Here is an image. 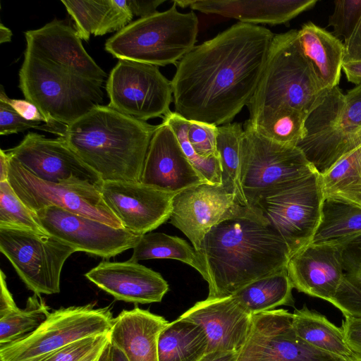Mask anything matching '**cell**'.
Returning <instances> with one entry per match:
<instances>
[{"instance_id": "6da1fadb", "label": "cell", "mask_w": 361, "mask_h": 361, "mask_svg": "<svg viewBox=\"0 0 361 361\" xmlns=\"http://www.w3.org/2000/svg\"><path fill=\"white\" fill-rule=\"evenodd\" d=\"M274 34L238 22L195 45L176 64L175 111L188 121L230 123L252 97Z\"/></svg>"}, {"instance_id": "7a4b0ae2", "label": "cell", "mask_w": 361, "mask_h": 361, "mask_svg": "<svg viewBox=\"0 0 361 361\" xmlns=\"http://www.w3.org/2000/svg\"><path fill=\"white\" fill-rule=\"evenodd\" d=\"M26 48L19 88L61 137L67 126L102 105L106 73L71 25L54 20L25 32Z\"/></svg>"}, {"instance_id": "3957f363", "label": "cell", "mask_w": 361, "mask_h": 361, "mask_svg": "<svg viewBox=\"0 0 361 361\" xmlns=\"http://www.w3.org/2000/svg\"><path fill=\"white\" fill-rule=\"evenodd\" d=\"M200 252L209 271L208 297L233 295L257 279L286 269L289 249L269 224L238 218L214 226Z\"/></svg>"}, {"instance_id": "277c9868", "label": "cell", "mask_w": 361, "mask_h": 361, "mask_svg": "<svg viewBox=\"0 0 361 361\" xmlns=\"http://www.w3.org/2000/svg\"><path fill=\"white\" fill-rule=\"evenodd\" d=\"M157 127L99 105L67 126L60 137L102 181L137 182Z\"/></svg>"}, {"instance_id": "5b68a950", "label": "cell", "mask_w": 361, "mask_h": 361, "mask_svg": "<svg viewBox=\"0 0 361 361\" xmlns=\"http://www.w3.org/2000/svg\"><path fill=\"white\" fill-rule=\"evenodd\" d=\"M327 92L302 53L298 30L274 35L262 76L246 106L247 121L259 132L288 114L307 116Z\"/></svg>"}, {"instance_id": "8992f818", "label": "cell", "mask_w": 361, "mask_h": 361, "mask_svg": "<svg viewBox=\"0 0 361 361\" xmlns=\"http://www.w3.org/2000/svg\"><path fill=\"white\" fill-rule=\"evenodd\" d=\"M198 18L177 4L138 18L109 38L105 50L119 60L164 66L177 64L195 46Z\"/></svg>"}, {"instance_id": "52a82bcc", "label": "cell", "mask_w": 361, "mask_h": 361, "mask_svg": "<svg viewBox=\"0 0 361 361\" xmlns=\"http://www.w3.org/2000/svg\"><path fill=\"white\" fill-rule=\"evenodd\" d=\"M305 130L296 147L322 175L361 147V85L345 94L338 86L329 90L308 114Z\"/></svg>"}, {"instance_id": "ba28073f", "label": "cell", "mask_w": 361, "mask_h": 361, "mask_svg": "<svg viewBox=\"0 0 361 361\" xmlns=\"http://www.w3.org/2000/svg\"><path fill=\"white\" fill-rule=\"evenodd\" d=\"M241 180L247 204L317 173L296 146L270 140L243 124Z\"/></svg>"}, {"instance_id": "9c48e42d", "label": "cell", "mask_w": 361, "mask_h": 361, "mask_svg": "<svg viewBox=\"0 0 361 361\" xmlns=\"http://www.w3.org/2000/svg\"><path fill=\"white\" fill-rule=\"evenodd\" d=\"M114 319L111 306L96 308L89 303L61 307L31 334L1 345L0 361H38L78 340L109 333Z\"/></svg>"}, {"instance_id": "30bf717a", "label": "cell", "mask_w": 361, "mask_h": 361, "mask_svg": "<svg viewBox=\"0 0 361 361\" xmlns=\"http://www.w3.org/2000/svg\"><path fill=\"white\" fill-rule=\"evenodd\" d=\"M8 156V181L21 201L33 213L55 206L114 228H124L105 203L98 185L77 178L60 183L43 180Z\"/></svg>"}, {"instance_id": "8fae6325", "label": "cell", "mask_w": 361, "mask_h": 361, "mask_svg": "<svg viewBox=\"0 0 361 361\" xmlns=\"http://www.w3.org/2000/svg\"><path fill=\"white\" fill-rule=\"evenodd\" d=\"M0 251L26 287L34 293L60 292L64 263L76 251L49 233L0 228Z\"/></svg>"}, {"instance_id": "7c38bea8", "label": "cell", "mask_w": 361, "mask_h": 361, "mask_svg": "<svg viewBox=\"0 0 361 361\" xmlns=\"http://www.w3.org/2000/svg\"><path fill=\"white\" fill-rule=\"evenodd\" d=\"M324 196L316 173L260 198L255 206L286 243L290 257L312 243Z\"/></svg>"}, {"instance_id": "4fadbf2b", "label": "cell", "mask_w": 361, "mask_h": 361, "mask_svg": "<svg viewBox=\"0 0 361 361\" xmlns=\"http://www.w3.org/2000/svg\"><path fill=\"white\" fill-rule=\"evenodd\" d=\"M106 90L109 106L143 121L164 118L173 100L171 81L159 66L128 60H119L111 71Z\"/></svg>"}, {"instance_id": "5bb4252c", "label": "cell", "mask_w": 361, "mask_h": 361, "mask_svg": "<svg viewBox=\"0 0 361 361\" xmlns=\"http://www.w3.org/2000/svg\"><path fill=\"white\" fill-rule=\"evenodd\" d=\"M238 218L268 222L260 210L242 204L221 185L204 183L177 192L169 219L200 252L204 236L214 226Z\"/></svg>"}, {"instance_id": "9a60e30c", "label": "cell", "mask_w": 361, "mask_h": 361, "mask_svg": "<svg viewBox=\"0 0 361 361\" xmlns=\"http://www.w3.org/2000/svg\"><path fill=\"white\" fill-rule=\"evenodd\" d=\"M293 313L275 309L252 316L250 331L237 361H347L299 338Z\"/></svg>"}, {"instance_id": "2e32d148", "label": "cell", "mask_w": 361, "mask_h": 361, "mask_svg": "<svg viewBox=\"0 0 361 361\" xmlns=\"http://www.w3.org/2000/svg\"><path fill=\"white\" fill-rule=\"evenodd\" d=\"M35 214L47 233L72 247L105 259L133 248L141 235L126 228H117L97 220L51 206Z\"/></svg>"}, {"instance_id": "e0dca14e", "label": "cell", "mask_w": 361, "mask_h": 361, "mask_svg": "<svg viewBox=\"0 0 361 361\" xmlns=\"http://www.w3.org/2000/svg\"><path fill=\"white\" fill-rule=\"evenodd\" d=\"M98 187L123 226L138 235L150 233L170 219L173 200L178 192L140 181L104 180Z\"/></svg>"}, {"instance_id": "ac0fdd59", "label": "cell", "mask_w": 361, "mask_h": 361, "mask_svg": "<svg viewBox=\"0 0 361 361\" xmlns=\"http://www.w3.org/2000/svg\"><path fill=\"white\" fill-rule=\"evenodd\" d=\"M5 152L43 180L60 183L77 178L97 185L102 181L60 137L47 138L29 132L17 146Z\"/></svg>"}, {"instance_id": "d6986e66", "label": "cell", "mask_w": 361, "mask_h": 361, "mask_svg": "<svg viewBox=\"0 0 361 361\" xmlns=\"http://www.w3.org/2000/svg\"><path fill=\"white\" fill-rule=\"evenodd\" d=\"M179 318L200 325L208 338L207 353L239 352L248 338L252 315L231 296L207 297L197 302Z\"/></svg>"}, {"instance_id": "ffe728a7", "label": "cell", "mask_w": 361, "mask_h": 361, "mask_svg": "<svg viewBox=\"0 0 361 361\" xmlns=\"http://www.w3.org/2000/svg\"><path fill=\"white\" fill-rule=\"evenodd\" d=\"M343 246L310 243L289 257L286 269L293 288L331 302L343 278Z\"/></svg>"}, {"instance_id": "44dd1931", "label": "cell", "mask_w": 361, "mask_h": 361, "mask_svg": "<svg viewBox=\"0 0 361 361\" xmlns=\"http://www.w3.org/2000/svg\"><path fill=\"white\" fill-rule=\"evenodd\" d=\"M140 182L171 192L206 183L185 156L171 128L164 121L153 134Z\"/></svg>"}, {"instance_id": "7402d4cb", "label": "cell", "mask_w": 361, "mask_h": 361, "mask_svg": "<svg viewBox=\"0 0 361 361\" xmlns=\"http://www.w3.org/2000/svg\"><path fill=\"white\" fill-rule=\"evenodd\" d=\"M85 276L116 300L135 304L159 302L169 290L159 273L130 259L103 261Z\"/></svg>"}, {"instance_id": "603a6c76", "label": "cell", "mask_w": 361, "mask_h": 361, "mask_svg": "<svg viewBox=\"0 0 361 361\" xmlns=\"http://www.w3.org/2000/svg\"><path fill=\"white\" fill-rule=\"evenodd\" d=\"M178 6L217 14L255 25L288 23L313 8L317 0H175Z\"/></svg>"}, {"instance_id": "cb8c5ba5", "label": "cell", "mask_w": 361, "mask_h": 361, "mask_svg": "<svg viewBox=\"0 0 361 361\" xmlns=\"http://www.w3.org/2000/svg\"><path fill=\"white\" fill-rule=\"evenodd\" d=\"M168 323L163 317L137 306L123 310L114 319L110 342L129 361H159L158 338Z\"/></svg>"}, {"instance_id": "d4e9b609", "label": "cell", "mask_w": 361, "mask_h": 361, "mask_svg": "<svg viewBox=\"0 0 361 361\" xmlns=\"http://www.w3.org/2000/svg\"><path fill=\"white\" fill-rule=\"evenodd\" d=\"M298 41L324 89L338 86L345 61L344 44L331 32L312 22L298 30Z\"/></svg>"}, {"instance_id": "484cf974", "label": "cell", "mask_w": 361, "mask_h": 361, "mask_svg": "<svg viewBox=\"0 0 361 361\" xmlns=\"http://www.w3.org/2000/svg\"><path fill=\"white\" fill-rule=\"evenodd\" d=\"M75 23L81 39L120 31L130 23L134 15L129 0H61Z\"/></svg>"}, {"instance_id": "4316f807", "label": "cell", "mask_w": 361, "mask_h": 361, "mask_svg": "<svg viewBox=\"0 0 361 361\" xmlns=\"http://www.w3.org/2000/svg\"><path fill=\"white\" fill-rule=\"evenodd\" d=\"M292 326L299 338L321 350L347 361L359 358L348 346L342 328L306 305L293 312Z\"/></svg>"}, {"instance_id": "83f0119b", "label": "cell", "mask_w": 361, "mask_h": 361, "mask_svg": "<svg viewBox=\"0 0 361 361\" xmlns=\"http://www.w3.org/2000/svg\"><path fill=\"white\" fill-rule=\"evenodd\" d=\"M208 338L199 324L178 318L161 330L158 338L159 361H200L208 350Z\"/></svg>"}, {"instance_id": "f1b7e54d", "label": "cell", "mask_w": 361, "mask_h": 361, "mask_svg": "<svg viewBox=\"0 0 361 361\" xmlns=\"http://www.w3.org/2000/svg\"><path fill=\"white\" fill-rule=\"evenodd\" d=\"M293 287L284 269L245 286L232 296L250 315L294 305Z\"/></svg>"}, {"instance_id": "f546056e", "label": "cell", "mask_w": 361, "mask_h": 361, "mask_svg": "<svg viewBox=\"0 0 361 361\" xmlns=\"http://www.w3.org/2000/svg\"><path fill=\"white\" fill-rule=\"evenodd\" d=\"M131 260L172 259L185 263L195 269L210 283L206 262L200 252L181 238L164 233H148L141 235L133 248Z\"/></svg>"}, {"instance_id": "4dcf8cb0", "label": "cell", "mask_w": 361, "mask_h": 361, "mask_svg": "<svg viewBox=\"0 0 361 361\" xmlns=\"http://www.w3.org/2000/svg\"><path fill=\"white\" fill-rule=\"evenodd\" d=\"M324 199L361 208V147L319 175Z\"/></svg>"}, {"instance_id": "1f68e13d", "label": "cell", "mask_w": 361, "mask_h": 361, "mask_svg": "<svg viewBox=\"0 0 361 361\" xmlns=\"http://www.w3.org/2000/svg\"><path fill=\"white\" fill-rule=\"evenodd\" d=\"M244 128L235 122L217 126L216 149L221 169V185L234 195L243 205L248 206L241 180L242 144Z\"/></svg>"}, {"instance_id": "d6a6232c", "label": "cell", "mask_w": 361, "mask_h": 361, "mask_svg": "<svg viewBox=\"0 0 361 361\" xmlns=\"http://www.w3.org/2000/svg\"><path fill=\"white\" fill-rule=\"evenodd\" d=\"M341 245L343 278L330 303L344 317L361 318V234Z\"/></svg>"}, {"instance_id": "836d02e7", "label": "cell", "mask_w": 361, "mask_h": 361, "mask_svg": "<svg viewBox=\"0 0 361 361\" xmlns=\"http://www.w3.org/2000/svg\"><path fill=\"white\" fill-rule=\"evenodd\" d=\"M361 234V208L324 199L322 218L312 243L341 244Z\"/></svg>"}, {"instance_id": "e575fe53", "label": "cell", "mask_w": 361, "mask_h": 361, "mask_svg": "<svg viewBox=\"0 0 361 361\" xmlns=\"http://www.w3.org/2000/svg\"><path fill=\"white\" fill-rule=\"evenodd\" d=\"M49 307L40 295L29 297L25 309L0 318V345L20 340L35 331L49 317Z\"/></svg>"}, {"instance_id": "d590c367", "label": "cell", "mask_w": 361, "mask_h": 361, "mask_svg": "<svg viewBox=\"0 0 361 361\" xmlns=\"http://www.w3.org/2000/svg\"><path fill=\"white\" fill-rule=\"evenodd\" d=\"M174 132L185 156L202 179L208 183L221 185V169L219 157H202L191 146L188 138L189 121L176 113L170 111L164 118Z\"/></svg>"}, {"instance_id": "8d00e7d4", "label": "cell", "mask_w": 361, "mask_h": 361, "mask_svg": "<svg viewBox=\"0 0 361 361\" xmlns=\"http://www.w3.org/2000/svg\"><path fill=\"white\" fill-rule=\"evenodd\" d=\"M0 228L48 233L37 221L35 214L18 197L8 180L0 182Z\"/></svg>"}, {"instance_id": "74e56055", "label": "cell", "mask_w": 361, "mask_h": 361, "mask_svg": "<svg viewBox=\"0 0 361 361\" xmlns=\"http://www.w3.org/2000/svg\"><path fill=\"white\" fill-rule=\"evenodd\" d=\"M333 13L329 16L328 26L336 37L348 39L361 17V0H336Z\"/></svg>"}, {"instance_id": "f35d334b", "label": "cell", "mask_w": 361, "mask_h": 361, "mask_svg": "<svg viewBox=\"0 0 361 361\" xmlns=\"http://www.w3.org/2000/svg\"><path fill=\"white\" fill-rule=\"evenodd\" d=\"M217 126L197 121H189L188 140L202 157H219L216 149Z\"/></svg>"}, {"instance_id": "ab89813d", "label": "cell", "mask_w": 361, "mask_h": 361, "mask_svg": "<svg viewBox=\"0 0 361 361\" xmlns=\"http://www.w3.org/2000/svg\"><path fill=\"white\" fill-rule=\"evenodd\" d=\"M109 333L78 340L56 350L38 361H79L109 338Z\"/></svg>"}, {"instance_id": "60d3db41", "label": "cell", "mask_w": 361, "mask_h": 361, "mask_svg": "<svg viewBox=\"0 0 361 361\" xmlns=\"http://www.w3.org/2000/svg\"><path fill=\"white\" fill-rule=\"evenodd\" d=\"M35 128L52 133L47 123L30 121L21 117L8 103L0 100V135H8Z\"/></svg>"}, {"instance_id": "b9f144b4", "label": "cell", "mask_w": 361, "mask_h": 361, "mask_svg": "<svg viewBox=\"0 0 361 361\" xmlns=\"http://www.w3.org/2000/svg\"><path fill=\"white\" fill-rule=\"evenodd\" d=\"M0 100L8 103L21 117L30 121H39L46 123V120L37 107L26 99H10L4 91H0Z\"/></svg>"}, {"instance_id": "7bdbcfd3", "label": "cell", "mask_w": 361, "mask_h": 361, "mask_svg": "<svg viewBox=\"0 0 361 361\" xmlns=\"http://www.w3.org/2000/svg\"><path fill=\"white\" fill-rule=\"evenodd\" d=\"M341 328L345 341L353 353L361 358V318L344 317Z\"/></svg>"}, {"instance_id": "ee69618b", "label": "cell", "mask_w": 361, "mask_h": 361, "mask_svg": "<svg viewBox=\"0 0 361 361\" xmlns=\"http://www.w3.org/2000/svg\"><path fill=\"white\" fill-rule=\"evenodd\" d=\"M345 61L361 60V17L349 38L345 40Z\"/></svg>"}, {"instance_id": "f6af8a7d", "label": "cell", "mask_w": 361, "mask_h": 361, "mask_svg": "<svg viewBox=\"0 0 361 361\" xmlns=\"http://www.w3.org/2000/svg\"><path fill=\"white\" fill-rule=\"evenodd\" d=\"M6 279L5 274L1 270L0 318L19 310L8 288Z\"/></svg>"}, {"instance_id": "bcb514c9", "label": "cell", "mask_w": 361, "mask_h": 361, "mask_svg": "<svg viewBox=\"0 0 361 361\" xmlns=\"http://www.w3.org/2000/svg\"><path fill=\"white\" fill-rule=\"evenodd\" d=\"M129 2L133 15L140 18L157 12V7L165 0H129Z\"/></svg>"}, {"instance_id": "7dc6e473", "label": "cell", "mask_w": 361, "mask_h": 361, "mask_svg": "<svg viewBox=\"0 0 361 361\" xmlns=\"http://www.w3.org/2000/svg\"><path fill=\"white\" fill-rule=\"evenodd\" d=\"M110 338L96 346L79 361H110Z\"/></svg>"}, {"instance_id": "c3c4849f", "label": "cell", "mask_w": 361, "mask_h": 361, "mask_svg": "<svg viewBox=\"0 0 361 361\" xmlns=\"http://www.w3.org/2000/svg\"><path fill=\"white\" fill-rule=\"evenodd\" d=\"M342 70L348 81L356 85H361V60L344 62Z\"/></svg>"}, {"instance_id": "681fc988", "label": "cell", "mask_w": 361, "mask_h": 361, "mask_svg": "<svg viewBox=\"0 0 361 361\" xmlns=\"http://www.w3.org/2000/svg\"><path fill=\"white\" fill-rule=\"evenodd\" d=\"M239 352L214 351L207 353L200 361H237Z\"/></svg>"}, {"instance_id": "f907efd6", "label": "cell", "mask_w": 361, "mask_h": 361, "mask_svg": "<svg viewBox=\"0 0 361 361\" xmlns=\"http://www.w3.org/2000/svg\"><path fill=\"white\" fill-rule=\"evenodd\" d=\"M9 157L5 150H0V182L8 180Z\"/></svg>"}, {"instance_id": "816d5d0a", "label": "cell", "mask_w": 361, "mask_h": 361, "mask_svg": "<svg viewBox=\"0 0 361 361\" xmlns=\"http://www.w3.org/2000/svg\"><path fill=\"white\" fill-rule=\"evenodd\" d=\"M111 343V342H110ZM110 361H129L124 353L111 343Z\"/></svg>"}, {"instance_id": "f5cc1de1", "label": "cell", "mask_w": 361, "mask_h": 361, "mask_svg": "<svg viewBox=\"0 0 361 361\" xmlns=\"http://www.w3.org/2000/svg\"><path fill=\"white\" fill-rule=\"evenodd\" d=\"M13 34L11 30L3 25L0 24V43H5L11 41Z\"/></svg>"}, {"instance_id": "db71d44e", "label": "cell", "mask_w": 361, "mask_h": 361, "mask_svg": "<svg viewBox=\"0 0 361 361\" xmlns=\"http://www.w3.org/2000/svg\"><path fill=\"white\" fill-rule=\"evenodd\" d=\"M353 361H361V358H357V359H356L355 360H353Z\"/></svg>"}]
</instances>
